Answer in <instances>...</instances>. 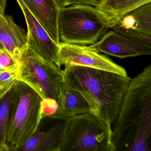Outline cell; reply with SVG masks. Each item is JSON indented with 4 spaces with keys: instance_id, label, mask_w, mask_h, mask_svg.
<instances>
[{
    "instance_id": "obj_21",
    "label": "cell",
    "mask_w": 151,
    "mask_h": 151,
    "mask_svg": "<svg viewBox=\"0 0 151 151\" xmlns=\"http://www.w3.org/2000/svg\"></svg>"
},
{
    "instance_id": "obj_16",
    "label": "cell",
    "mask_w": 151,
    "mask_h": 151,
    "mask_svg": "<svg viewBox=\"0 0 151 151\" xmlns=\"http://www.w3.org/2000/svg\"><path fill=\"white\" fill-rule=\"evenodd\" d=\"M113 28L151 36V2L124 16Z\"/></svg>"
},
{
    "instance_id": "obj_6",
    "label": "cell",
    "mask_w": 151,
    "mask_h": 151,
    "mask_svg": "<svg viewBox=\"0 0 151 151\" xmlns=\"http://www.w3.org/2000/svg\"><path fill=\"white\" fill-rule=\"evenodd\" d=\"M18 79L30 86L43 100L57 101L64 76L60 68L27 47L20 59Z\"/></svg>"
},
{
    "instance_id": "obj_7",
    "label": "cell",
    "mask_w": 151,
    "mask_h": 151,
    "mask_svg": "<svg viewBox=\"0 0 151 151\" xmlns=\"http://www.w3.org/2000/svg\"><path fill=\"white\" fill-rule=\"evenodd\" d=\"M59 47L60 65L65 68L76 66L86 67L128 76L124 68L90 46L60 42Z\"/></svg>"
},
{
    "instance_id": "obj_12",
    "label": "cell",
    "mask_w": 151,
    "mask_h": 151,
    "mask_svg": "<svg viewBox=\"0 0 151 151\" xmlns=\"http://www.w3.org/2000/svg\"><path fill=\"white\" fill-rule=\"evenodd\" d=\"M53 41L60 43L58 19L60 8L55 0H22Z\"/></svg>"
},
{
    "instance_id": "obj_4",
    "label": "cell",
    "mask_w": 151,
    "mask_h": 151,
    "mask_svg": "<svg viewBox=\"0 0 151 151\" xmlns=\"http://www.w3.org/2000/svg\"><path fill=\"white\" fill-rule=\"evenodd\" d=\"M112 125L92 112L69 118L61 151H114Z\"/></svg>"
},
{
    "instance_id": "obj_5",
    "label": "cell",
    "mask_w": 151,
    "mask_h": 151,
    "mask_svg": "<svg viewBox=\"0 0 151 151\" xmlns=\"http://www.w3.org/2000/svg\"><path fill=\"white\" fill-rule=\"evenodd\" d=\"M18 94L7 137V151H19L36 131L43 116L42 99L22 81L17 82Z\"/></svg>"
},
{
    "instance_id": "obj_14",
    "label": "cell",
    "mask_w": 151,
    "mask_h": 151,
    "mask_svg": "<svg viewBox=\"0 0 151 151\" xmlns=\"http://www.w3.org/2000/svg\"><path fill=\"white\" fill-rule=\"evenodd\" d=\"M151 2V0H101L99 6L95 7L112 29L124 16Z\"/></svg>"
},
{
    "instance_id": "obj_17",
    "label": "cell",
    "mask_w": 151,
    "mask_h": 151,
    "mask_svg": "<svg viewBox=\"0 0 151 151\" xmlns=\"http://www.w3.org/2000/svg\"><path fill=\"white\" fill-rule=\"evenodd\" d=\"M20 63L11 68H0V93L18 81Z\"/></svg>"
},
{
    "instance_id": "obj_2",
    "label": "cell",
    "mask_w": 151,
    "mask_h": 151,
    "mask_svg": "<svg viewBox=\"0 0 151 151\" xmlns=\"http://www.w3.org/2000/svg\"><path fill=\"white\" fill-rule=\"evenodd\" d=\"M63 72L65 81L86 99L92 112L113 125L130 78L106 70L76 66L65 68Z\"/></svg>"
},
{
    "instance_id": "obj_10",
    "label": "cell",
    "mask_w": 151,
    "mask_h": 151,
    "mask_svg": "<svg viewBox=\"0 0 151 151\" xmlns=\"http://www.w3.org/2000/svg\"><path fill=\"white\" fill-rule=\"evenodd\" d=\"M89 46L99 52L121 59L151 54V48L140 45L113 29L106 32L95 44Z\"/></svg>"
},
{
    "instance_id": "obj_1",
    "label": "cell",
    "mask_w": 151,
    "mask_h": 151,
    "mask_svg": "<svg viewBox=\"0 0 151 151\" xmlns=\"http://www.w3.org/2000/svg\"><path fill=\"white\" fill-rule=\"evenodd\" d=\"M113 125L114 151H151V65L131 78Z\"/></svg>"
},
{
    "instance_id": "obj_18",
    "label": "cell",
    "mask_w": 151,
    "mask_h": 151,
    "mask_svg": "<svg viewBox=\"0 0 151 151\" xmlns=\"http://www.w3.org/2000/svg\"><path fill=\"white\" fill-rule=\"evenodd\" d=\"M112 29L117 33L129 38L140 45L151 48V36L150 35L131 31L123 30L115 28H113Z\"/></svg>"
},
{
    "instance_id": "obj_8",
    "label": "cell",
    "mask_w": 151,
    "mask_h": 151,
    "mask_svg": "<svg viewBox=\"0 0 151 151\" xmlns=\"http://www.w3.org/2000/svg\"><path fill=\"white\" fill-rule=\"evenodd\" d=\"M69 118L43 115L36 131L19 151H61Z\"/></svg>"
},
{
    "instance_id": "obj_13",
    "label": "cell",
    "mask_w": 151,
    "mask_h": 151,
    "mask_svg": "<svg viewBox=\"0 0 151 151\" xmlns=\"http://www.w3.org/2000/svg\"><path fill=\"white\" fill-rule=\"evenodd\" d=\"M57 110L53 115L70 117L92 112L86 99L64 79L57 101Z\"/></svg>"
},
{
    "instance_id": "obj_11",
    "label": "cell",
    "mask_w": 151,
    "mask_h": 151,
    "mask_svg": "<svg viewBox=\"0 0 151 151\" xmlns=\"http://www.w3.org/2000/svg\"><path fill=\"white\" fill-rule=\"evenodd\" d=\"M7 0H0V47L18 63L27 47V32L17 25L11 15H6Z\"/></svg>"
},
{
    "instance_id": "obj_19",
    "label": "cell",
    "mask_w": 151,
    "mask_h": 151,
    "mask_svg": "<svg viewBox=\"0 0 151 151\" xmlns=\"http://www.w3.org/2000/svg\"><path fill=\"white\" fill-rule=\"evenodd\" d=\"M101 0H55L60 9L75 4L90 5L97 7L99 6Z\"/></svg>"
},
{
    "instance_id": "obj_9",
    "label": "cell",
    "mask_w": 151,
    "mask_h": 151,
    "mask_svg": "<svg viewBox=\"0 0 151 151\" xmlns=\"http://www.w3.org/2000/svg\"><path fill=\"white\" fill-rule=\"evenodd\" d=\"M22 10L27 27V47L40 57L61 68L59 45L51 38L22 0H16Z\"/></svg>"
},
{
    "instance_id": "obj_3",
    "label": "cell",
    "mask_w": 151,
    "mask_h": 151,
    "mask_svg": "<svg viewBox=\"0 0 151 151\" xmlns=\"http://www.w3.org/2000/svg\"><path fill=\"white\" fill-rule=\"evenodd\" d=\"M58 29L60 42L91 45L109 28L95 7L75 4L60 9Z\"/></svg>"
},
{
    "instance_id": "obj_20",
    "label": "cell",
    "mask_w": 151,
    "mask_h": 151,
    "mask_svg": "<svg viewBox=\"0 0 151 151\" xmlns=\"http://www.w3.org/2000/svg\"><path fill=\"white\" fill-rule=\"evenodd\" d=\"M19 63L7 52L0 47V68H11Z\"/></svg>"
},
{
    "instance_id": "obj_15",
    "label": "cell",
    "mask_w": 151,
    "mask_h": 151,
    "mask_svg": "<svg viewBox=\"0 0 151 151\" xmlns=\"http://www.w3.org/2000/svg\"><path fill=\"white\" fill-rule=\"evenodd\" d=\"M17 82L0 93V151H7L6 141L17 100Z\"/></svg>"
}]
</instances>
